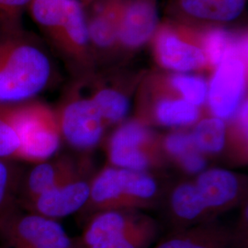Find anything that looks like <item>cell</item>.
<instances>
[{
    "label": "cell",
    "instance_id": "6da1fadb",
    "mask_svg": "<svg viewBox=\"0 0 248 248\" xmlns=\"http://www.w3.org/2000/svg\"><path fill=\"white\" fill-rule=\"evenodd\" d=\"M53 77L50 53L22 19H0V105L34 100Z\"/></svg>",
    "mask_w": 248,
    "mask_h": 248
},
{
    "label": "cell",
    "instance_id": "7a4b0ae2",
    "mask_svg": "<svg viewBox=\"0 0 248 248\" xmlns=\"http://www.w3.org/2000/svg\"><path fill=\"white\" fill-rule=\"evenodd\" d=\"M27 11L73 74L84 78L96 59L85 5L76 0H32Z\"/></svg>",
    "mask_w": 248,
    "mask_h": 248
},
{
    "label": "cell",
    "instance_id": "3957f363",
    "mask_svg": "<svg viewBox=\"0 0 248 248\" xmlns=\"http://www.w3.org/2000/svg\"><path fill=\"white\" fill-rule=\"evenodd\" d=\"M237 177L226 169L202 171L194 183L177 186L171 196L172 212L178 222H199L206 214L233 202L239 193Z\"/></svg>",
    "mask_w": 248,
    "mask_h": 248
},
{
    "label": "cell",
    "instance_id": "277c9868",
    "mask_svg": "<svg viewBox=\"0 0 248 248\" xmlns=\"http://www.w3.org/2000/svg\"><path fill=\"white\" fill-rule=\"evenodd\" d=\"M156 234L148 218L121 210L101 211L90 218L75 248H148Z\"/></svg>",
    "mask_w": 248,
    "mask_h": 248
},
{
    "label": "cell",
    "instance_id": "5b68a950",
    "mask_svg": "<svg viewBox=\"0 0 248 248\" xmlns=\"http://www.w3.org/2000/svg\"><path fill=\"white\" fill-rule=\"evenodd\" d=\"M151 42L155 61L165 69L174 73L212 69L203 29L170 20L160 24Z\"/></svg>",
    "mask_w": 248,
    "mask_h": 248
},
{
    "label": "cell",
    "instance_id": "8992f818",
    "mask_svg": "<svg viewBox=\"0 0 248 248\" xmlns=\"http://www.w3.org/2000/svg\"><path fill=\"white\" fill-rule=\"evenodd\" d=\"M21 141L20 163H39L52 158L62 142L56 112L47 105L31 100L14 105Z\"/></svg>",
    "mask_w": 248,
    "mask_h": 248
},
{
    "label": "cell",
    "instance_id": "52a82bcc",
    "mask_svg": "<svg viewBox=\"0 0 248 248\" xmlns=\"http://www.w3.org/2000/svg\"><path fill=\"white\" fill-rule=\"evenodd\" d=\"M248 77V38L227 53L214 68L207 101L214 117L223 121L236 115L244 102Z\"/></svg>",
    "mask_w": 248,
    "mask_h": 248
},
{
    "label": "cell",
    "instance_id": "ba28073f",
    "mask_svg": "<svg viewBox=\"0 0 248 248\" xmlns=\"http://www.w3.org/2000/svg\"><path fill=\"white\" fill-rule=\"evenodd\" d=\"M157 192L155 180L141 171L110 168L100 172L90 182V197L86 206L101 211L116 206L148 202Z\"/></svg>",
    "mask_w": 248,
    "mask_h": 248
},
{
    "label": "cell",
    "instance_id": "9c48e42d",
    "mask_svg": "<svg viewBox=\"0 0 248 248\" xmlns=\"http://www.w3.org/2000/svg\"><path fill=\"white\" fill-rule=\"evenodd\" d=\"M0 240L7 248H75L60 222L18 206L0 222Z\"/></svg>",
    "mask_w": 248,
    "mask_h": 248
},
{
    "label": "cell",
    "instance_id": "30bf717a",
    "mask_svg": "<svg viewBox=\"0 0 248 248\" xmlns=\"http://www.w3.org/2000/svg\"><path fill=\"white\" fill-rule=\"evenodd\" d=\"M56 116L62 139L74 149L90 150L101 140L106 122L90 97L72 94Z\"/></svg>",
    "mask_w": 248,
    "mask_h": 248
},
{
    "label": "cell",
    "instance_id": "8fae6325",
    "mask_svg": "<svg viewBox=\"0 0 248 248\" xmlns=\"http://www.w3.org/2000/svg\"><path fill=\"white\" fill-rule=\"evenodd\" d=\"M89 197L90 182L83 177L80 171L18 207L29 213L58 221L81 211L89 202Z\"/></svg>",
    "mask_w": 248,
    "mask_h": 248
},
{
    "label": "cell",
    "instance_id": "7c38bea8",
    "mask_svg": "<svg viewBox=\"0 0 248 248\" xmlns=\"http://www.w3.org/2000/svg\"><path fill=\"white\" fill-rule=\"evenodd\" d=\"M247 8V0H171L172 20L201 29L222 27L238 20Z\"/></svg>",
    "mask_w": 248,
    "mask_h": 248
},
{
    "label": "cell",
    "instance_id": "4fadbf2b",
    "mask_svg": "<svg viewBox=\"0 0 248 248\" xmlns=\"http://www.w3.org/2000/svg\"><path fill=\"white\" fill-rule=\"evenodd\" d=\"M155 0H120L118 10V46L134 51L152 41L159 27Z\"/></svg>",
    "mask_w": 248,
    "mask_h": 248
},
{
    "label": "cell",
    "instance_id": "5bb4252c",
    "mask_svg": "<svg viewBox=\"0 0 248 248\" xmlns=\"http://www.w3.org/2000/svg\"><path fill=\"white\" fill-rule=\"evenodd\" d=\"M151 141L149 130L142 124L131 122L124 124L110 139L109 160L118 169L144 172L151 165L147 151Z\"/></svg>",
    "mask_w": 248,
    "mask_h": 248
},
{
    "label": "cell",
    "instance_id": "9a60e30c",
    "mask_svg": "<svg viewBox=\"0 0 248 248\" xmlns=\"http://www.w3.org/2000/svg\"><path fill=\"white\" fill-rule=\"evenodd\" d=\"M80 169L68 157L45 160L33 164L22 174L18 205L24 203L79 173Z\"/></svg>",
    "mask_w": 248,
    "mask_h": 248
},
{
    "label": "cell",
    "instance_id": "2e32d148",
    "mask_svg": "<svg viewBox=\"0 0 248 248\" xmlns=\"http://www.w3.org/2000/svg\"><path fill=\"white\" fill-rule=\"evenodd\" d=\"M120 0H95L88 6L87 22L89 40L95 58L97 53L111 52L118 46V10Z\"/></svg>",
    "mask_w": 248,
    "mask_h": 248
},
{
    "label": "cell",
    "instance_id": "e0dca14e",
    "mask_svg": "<svg viewBox=\"0 0 248 248\" xmlns=\"http://www.w3.org/2000/svg\"><path fill=\"white\" fill-rule=\"evenodd\" d=\"M233 239L229 231L206 224L180 231L155 248H230Z\"/></svg>",
    "mask_w": 248,
    "mask_h": 248
},
{
    "label": "cell",
    "instance_id": "ac0fdd59",
    "mask_svg": "<svg viewBox=\"0 0 248 248\" xmlns=\"http://www.w3.org/2000/svg\"><path fill=\"white\" fill-rule=\"evenodd\" d=\"M154 115L164 126L180 127L197 123L200 118V109L175 93L156 100L154 106Z\"/></svg>",
    "mask_w": 248,
    "mask_h": 248
},
{
    "label": "cell",
    "instance_id": "d6986e66",
    "mask_svg": "<svg viewBox=\"0 0 248 248\" xmlns=\"http://www.w3.org/2000/svg\"><path fill=\"white\" fill-rule=\"evenodd\" d=\"M24 168L19 162L0 159V222L18 207L19 184Z\"/></svg>",
    "mask_w": 248,
    "mask_h": 248
},
{
    "label": "cell",
    "instance_id": "ffe728a7",
    "mask_svg": "<svg viewBox=\"0 0 248 248\" xmlns=\"http://www.w3.org/2000/svg\"><path fill=\"white\" fill-rule=\"evenodd\" d=\"M196 149L201 153L217 154L223 149L226 142V124L217 117L205 118L198 122L190 133Z\"/></svg>",
    "mask_w": 248,
    "mask_h": 248
},
{
    "label": "cell",
    "instance_id": "44dd1931",
    "mask_svg": "<svg viewBox=\"0 0 248 248\" xmlns=\"http://www.w3.org/2000/svg\"><path fill=\"white\" fill-rule=\"evenodd\" d=\"M21 141L18 134L14 105H0V159L20 163Z\"/></svg>",
    "mask_w": 248,
    "mask_h": 248
},
{
    "label": "cell",
    "instance_id": "7402d4cb",
    "mask_svg": "<svg viewBox=\"0 0 248 248\" xmlns=\"http://www.w3.org/2000/svg\"><path fill=\"white\" fill-rule=\"evenodd\" d=\"M169 87L179 97L194 106L207 101L208 83L202 77L190 73H174L168 78Z\"/></svg>",
    "mask_w": 248,
    "mask_h": 248
},
{
    "label": "cell",
    "instance_id": "603a6c76",
    "mask_svg": "<svg viewBox=\"0 0 248 248\" xmlns=\"http://www.w3.org/2000/svg\"><path fill=\"white\" fill-rule=\"evenodd\" d=\"M90 98L98 107L106 124L119 123L129 112V99L118 89L112 88L97 89Z\"/></svg>",
    "mask_w": 248,
    "mask_h": 248
},
{
    "label": "cell",
    "instance_id": "cb8c5ba5",
    "mask_svg": "<svg viewBox=\"0 0 248 248\" xmlns=\"http://www.w3.org/2000/svg\"><path fill=\"white\" fill-rule=\"evenodd\" d=\"M165 148L169 155L177 160L181 159L196 147L190 133H174L169 134L165 140Z\"/></svg>",
    "mask_w": 248,
    "mask_h": 248
},
{
    "label": "cell",
    "instance_id": "d4e9b609",
    "mask_svg": "<svg viewBox=\"0 0 248 248\" xmlns=\"http://www.w3.org/2000/svg\"><path fill=\"white\" fill-rule=\"evenodd\" d=\"M32 0H0V19H22Z\"/></svg>",
    "mask_w": 248,
    "mask_h": 248
},
{
    "label": "cell",
    "instance_id": "484cf974",
    "mask_svg": "<svg viewBox=\"0 0 248 248\" xmlns=\"http://www.w3.org/2000/svg\"><path fill=\"white\" fill-rule=\"evenodd\" d=\"M178 161L182 168L188 173L195 174L202 172L206 167V160L204 159L202 153L197 149L191 151Z\"/></svg>",
    "mask_w": 248,
    "mask_h": 248
},
{
    "label": "cell",
    "instance_id": "4316f807",
    "mask_svg": "<svg viewBox=\"0 0 248 248\" xmlns=\"http://www.w3.org/2000/svg\"><path fill=\"white\" fill-rule=\"evenodd\" d=\"M76 1H78L80 3H82V4L85 5V7H86V6H88L90 3H92V2L95 1V0H76Z\"/></svg>",
    "mask_w": 248,
    "mask_h": 248
}]
</instances>
